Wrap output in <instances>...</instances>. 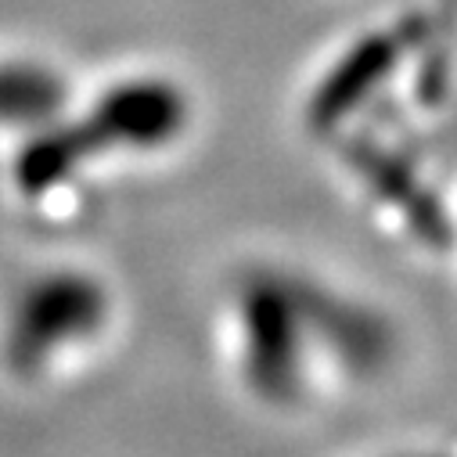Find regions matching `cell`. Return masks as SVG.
I'll return each instance as SVG.
<instances>
[{
    "label": "cell",
    "instance_id": "6da1fadb",
    "mask_svg": "<svg viewBox=\"0 0 457 457\" xmlns=\"http://www.w3.org/2000/svg\"><path fill=\"white\" fill-rule=\"evenodd\" d=\"M242 364L249 386L270 400L288 403L303 389V313L288 278L256 274L238 292Z\"/></svg>",
    "mask_w": 457,
    "mask_h": 457
},
{
    "label": "cell",
    "instance_id": "7a4b0ae2",
    "mask_svg": "<svg viewBox=\"0 0 457 457\" xmlns=\"http://www.w3.org/2000/svg\"><path fill=\"white\" fill-rule=\"evenodd\" d=\"M288 285H292L306 331L320 338V346L335 361H342L353 375H371L389 364L393 331L378 313L364 310L361 303L346 295H335L320 285L299 281V278H288Z\"/></svg>",
    "mask_w": 457,
    "mask_h": 457
},
{
    "label": "cell",
    "instance_id": "3957f363",
    "mask_svg": "<svg viewBox=\"0 0 457 457\" xmlns=\"http://www.w3.org/2000/svg\"><path fill=\"white\" fill-rule=\"evenodd\" d=\"M418 37H421V22H403L396 29H382V33H371V37L357 40L328 69V76L313 90V97L306 104L310 127L317 134H328V130L346 123V116H353V108L364 97L375 94V87L396 69L400 54Z\"/></svg>",
    "mask_w": 457,
    "mask_h": 457
},
{
    "label": "cell",
    "instance_id": "277c9868",
    "mask_svg": "<svg viewBox=\"0 0 457 457\" xmlns=\"http://www.w3.org/2000/svg\"><path fill=\"white\" fill-rule=\"evenodd\" d=\"M104 292L97 288V281L65 274V278H51L44 281L26 310H19V324H15V353L19 364H40L47 353L69 346V338H87L101 328L104 320Z\"/></svg>",
    "mask_w": 457,
    "mask_h": 457
},
{
    "label": "cell",
    "instance_id": "5b68a950",
    "mask_svg": "<svg viewBox=\"0 0 457 457\" xmlns=\"http://www.w3.org/2000/svg\"><path fill=\"white\" fill-rule=\"evenodd\" d=\"M187 123V104L180 90L159 79L127 83L120 90L104 94V101L94 108V120L79 130L87 148H155L180 134Z\"/></svg>",
    "mask_w": 457,
    "mask_h": 457
},
{
    "label": "cell",
    "instance_id": "8992f818",
    "mask_svg": "<svg viewBox=\"0 0 457 457\" xmlns=\"http://www.w3.org/2000/svg\"><path fill=\"white\" fill-rule=\"evenodd\" d=\"M346 162L407 223V231L414 238H421L428 245H443L450 238L446 212L439 209L432 191L411 173V166L400 155L386 152L375 141H353V145H346Z\"/></svg>",
    "mask_w": 457,
    "mask_h": 457
}]
</instances>
